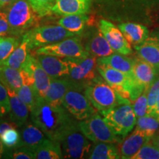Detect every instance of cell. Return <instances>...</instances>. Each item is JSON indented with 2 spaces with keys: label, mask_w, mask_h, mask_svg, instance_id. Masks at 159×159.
I'll return each mask as SVG.
<instances>
[{
  "label": "cell",
  "mask_w": 159,
  "mask_h": 159,
  "mask_svg": "<svg viewBox=\"0 0 159 159\" xmlns=\"http://www.w3.org/2000/svg\"><path fill=\"white\" fill-rule=\"evenodd\" d=\"M19 97L29 107L30 111L33 109L36 102L37 97H39L35 92L33 87L30 85L25 84L21 88L16 91Z\"/></svg>",
  "instance_id": "obj_31"
},
{
  "label": "cell",
  "mask_w": 159,
  "mask_h": 159,
  "mask_svg": "<svg viewBox=\"0 0 159 159\" xmlns=\"http://www.w3.org/2000/svg\"><path fill=\"white\" fill-rule=\"evenodd\" d=\"M35 56L51 78L69 75V66L64 57L49 55H35Z\"/></svg>",
  "instance_id": "obj_17"
},
{
  "label": "cell",
  "mask_w": 159,
  "mask_h": 159,
  "mask_svg": "<svg viewBox=\"0 0 159 159\" xmlns=\"http://www.w3.org/2000/svg\"><path fill=\"white\" fill-rule=\"evenodd\" d=\"M159 99V77H157L156 80L152 83L148 90V112L150 114L153 110L156 103Z\"/></svg>",
  "instance_id": "obj_37"
},
{
  "label": "cell",
  "mask_w": 159,
  "mask_h": 159,
  "mask_svg": "<svg viewBox=\"0 0 159 159\" xmlns=\"http://www.w3.org/2000/svg\"><path fill=\"white\" fill-rule=\"evenodd\" d=\"M3 158L13 159H35L34 151L27 147L6 149Z\"/></svg>",
  "instance_id": "obj_32"
},
{
  "label": "cell",
  "mask_w": 159,
  "mask_h": 159,
  "mask_svg": "<svg viewBox=\"0 0 159 159\" xmlns=\"http://www.w3.org/2000/svg\"><path fill=\"white\" fill-rule=\"evenodd\" d=\"M88 158L91 159H118L121 158L120 152L114 143H97L91 150Z\"/></svg>",
  "instance_id": "obj_28"
},
{
  "label": "cell",
  "mask_w": 159,
  "mask_h": 159,
  "mask_svg": "<svg viewBox=\"0 0 159 159\" xmlns=\"http://www.w3.org/2000/svg\"><path fill=\"white\" fill-rule=\"evenodd\" d=\"M20 44L19 40L13 37L2 36L0 39V65L10 57Z\"/></svg>",
  "instance_id": "obj_30"
},
{
  "label": "cell",
  "mask_w": 159,
  "mask_h": 159,
  "mask_svg": "<svg viewBox=\"0 0 159 159\" xmlns=\"http://www.w3.org/2000/svg\"><path fill=\"white\" fill-rule=\"evenodd\" d=\"M69 66V76L75 81H91L96 77L97 57L89 55L85 57H64Z\"/></svg>",
  "instance_id": "obj_10"
},
{
  "label": "cell",
  "mask_w": 159,
  "mask_h": 159,
  "mask_svg": "<svg viewBox=\"0 0 159 159\" xmlns=\"http://www.w3.org/2000/svg\"><path fill=\"white\" fill-rule=\"evenodd\" d=\"M6 149L17 148L20 142V133L16 128H11L5 131L0 137Z\"/></svg>",
  "instance_id": "obj_35"
},
{
  "label": "cell",
  "mask_w": 159,
  "mask_h": 159,
  "mask_svg": "<svg viewBox=\"0 0 159 159\" xmlns=\"http://www.w3.org/2000/svg\"><path fill=\"white\" fill-rule=\"evenodd\" d=\"M90 8V0H57L52 13L57 15L85 14Z\"/></svg>",
  "instance_id": "obj_22"
},
{
  "label": "cell",
  "mask_w": 159,
  "mask_h": 159,
  "mask_svg": "<svg viewBox=\"0 0 159 159\" xmlns=\"http://www.w3.org/2000/svg\"><path fill=\"white\" fill-rule=\"evenodd\" d=\"M63 156L65 158H88L91 150V143L81 132L79 125L71 129L61 141Z\"/></svg>",
  "instance_id": "obj_7"
},
{
  "label": "cell",
  "mask_w": 159,
  "mask_h": 159,
  "mask_svg": "<svg viewBox=\"0 0 159 159\" xmlns=\"http://www.w3.org/2000/svg\"><path fill=\"white\" fill-rule=\"evenodd\" d=\"M140 1H144L145 3H159V0H140Z\"/></svg>",
  "instance_id": "obj_45"
},
{
  "label": "cell",
  "mask_w": 159,
  "mask_h": 159,
  "mask_svg": "<svg viewBox=\"0 0 159 159\" xmlns=\"http://www.w3.org/2000/svg\"><path fill=\"white\" fill-rule=\"evenodd\" d=\"M97 64L107 66L130 76L133 75L134 59H131L126 55L114 52L108 56L99 57L97 59Z\"/></svg>",
  "instance_id": "obj_24"
},
{
  "label": "cell",
  "mask_w": 159,
  "mask_h": 159,
  "mask_svg": "<svg viewBox=\"0 0 159 159\" xmlns=\"http://www.w3.org/2000/svg\"><path fill=\"white\" fill-rule=\"evenodd\" d=\"M152 35H153V36L156 37L157 39L159 40V28L156 30H154L153 33H152Z\"/></svg>",
  "instance_id": "obj_46"
},
{
  "label": "cell",
  "mask_w": 159,
  "mask_h": 159,
  "mask_svg": "<svg viewBox=\"0 0 159 159\" xmlns=\"http://www.w3.org/2000/svg\"><path fill=\"white\" fill-rule=\"evenodd\" d=\"M11 111L9 95L7 89L0 82V118L9 114Z\"/></svg>",
  "instance_id": "obj_38"
},
{
  "label": "cell",
  "mask_w": 159,
  "mask_h": 159,
  "mask_svg": "<svg viewBox=\"0 0 159 159\" xmlns=\"http://www.w3.org/2000/svg\"><path fill=\"white\" fill-rule=\"evenodd\" d=\"M99 30L104 35L109 45L114 52L124 55H129L133 53L131 44L125 39L122 31L118 27L106 20L99 21Z\"/></svg>",
  "instance_id": "obj_11"
},
{
  "label": "cell",
  "mask_w": 159,
  "mask_h": 159,
  "mask_svg": "<svg viewBox=\"0 0 159 159\" xmlns=\"http://www.w3.org/2000/svg\"><path fill=\"white\" fill-rule=\"evenodd\" d=\"M35 158L61 159L63 158L62 148L59 141L47 138L34 150Z\"/></svg>",
  "instance_id": "obj_25"
},
{
  "label": "cell",
  "mask_w": 159,
  "mask_h": 159,
  "mask_svg": "<svg viewBox=\"0 0 159 159\" xmlns=\"http://www.w3.org/2000/svg\"><path fill=\"white\" fill-rule=\"evenodd\" d=\"M152 137L144 131L135 128L133 133H131L121 142L119 149L121 158L132 159L139 150L145 144H147Z\"/></svg>",
  "instance_id": "obj_15"
},
{
  "label": "cell",
  "mask_w": 159,
  "mask_h": 159,
  "mask_svg": "<svg viewBox=\"0 0 159 159\" xmlns=\"http://www.w3.org/2000/svg\"><path fill=\"white\" fill-rule=\"evenodd\" d=\"M99 113L113 132L121 138L126 137L136 126L137 118L131 102Z\"/></svg>",
  "instance_id": "obj_3"
},
{
  "label": "cell",
  "mask_w": 159,
  "mask_h": 159,
  "mask_svg": "<svg viewBox=\"0 0 159 159\" xmlns=\"http://www.w3.org/2000/svg\"><path fill=\"white\" fill-rule=\"evenodd\" d=\"M16 1V0H0L1 2V4L2 5V6H8L11 5V3H13V2Z\"/></svg>",
  "instance_id": "obj_44"
},
{
  "label": "cell",
  "mask_w": 159,
  "mask_h": 159,
  "mask_svg": "<svg viewBox=\"0 0 159 159\" xmlns=\"http://www.w3.org/2000/svg\"><path fill=\"white\" fill-rule=\"evenodd\" d=\"M133 108H134V113L137 119L148 114V91H144L142 94L139 95L138 98L134 102Z\"/></svg>",
  "instance_id": "obj_36"
},
{
  "label": "cell",
  "mask_w": 159,
  "mask_h": 159,
  "mask_svg": "<svg viewBox=\"0 0 159 159\" xmlns=\"http://www.w3.org/2000/svg\"><path fill=\"white\" fill-rule=\"evenodd\" d=\"M79 128L91 142L95 143H121L122 139L113 132L102 115L96 113L78 123Z\"/></svg>",
  "instance_id": "obj_6"
},
{
  "label": "cell",
  "mask_w": 159,
  "mask_h": 159,
  "mask_svg": "<svg viewBox=\"0 0 159 159\" xmlns=\"http://www.w3.org/2000/svg\"><path fill=\"white\" fill-rule=\"evenodd\" d=\"M20 128V142L18 147H27L34 151L47 138L44 133L33 122H27Z\"/></svg>",
  "instance_id": "obj_20"
},
{
  "label": "cell",
  "mask_w": 159,
  "mask_h": 159,
  "mask_svg": "<svg viewBox=\"0 0 159 159\" xmlns=\"http://www.w3.org/2000/svg\"><path fill=\"white\" fill-rule=\"evenodd\" d=\"M132 159H159V151L152 142V139H150Z\"/></svg>",
  "instance_id": "obj_34"
},
{
  "label": "cell",
  "mask_w": 159,
  "mask_h": 159,
  "mask_svg": "<svg viewBox=\"0 0 159 159\" xmlns=\"http://www.w3.org/2000/svg\"><path fill=\"white\" fill-rule=\"evenodd\" d=\"M35 55H49L61 57H85L90 54L76 36L66 38L58 42L40 47Z\"/></svg>",
  "instance_id": "obj_8"
},
{
  "label": "cell",
  "mask_w": 159,
  "mask_h": 159,
  "mask_svg": "<svg viewBox=\"0 0 159 159\" xmlns=\"http://www.w3.org/2000/svg\"><path fill=\"white\" fill-rule=\"evenodd\" d=\"M32 80V85L37 95L44 98L51 82V77L42 68L35 56L30 55L29 61L25 67Z\"/></svg>",
  "instance_id": "obj_12"
},
{
  "label": "cell",
  "mask_w": 159,
  "mask_h": 159,
  "mask_svg": "<svg viewBox=\"0 0 159 159\" xmlns=\"http://www.w3.org/2000/svg\"><path fill=\"white\" fill-rule=\"evenodd\" d=\"M80 89L81 84L73 80L51 78L50 84L44 98L54 104L62 105L63 97L68 91L74 89L80 90Z\"/></svg>",
  "instance_id": "obj_16"
},
{
  "label": "cell",
  "mask_w": 159,
  "mask_h": 159,
  "mask_svg": "<svg viewBox=\"0 0 159 159\" xmlns=\"http://www.w3.org/2000/svg\"><path fill=\"white\" fill-rule=\"evenodd\" d=\"M136 129L144 131L149 136H153L159 130V119L153 115L147 114L137 119Z\"/></svg>",
  "instance_id": "obj_29"
},
{
  "label": "cell",
  "mask_w": 159,
  "mask_h": 159,
  "mask_svg": "<svg viewBox=\"0 0 159 159\" xmlns=\"http://www.w3.org/2000/svg\"><path fill=\"white\" fill-rule=\"evenodd\" d=\"M134 47L138 56L152 66L159 74V40L151 35L144 43Z\"/></svg>",
  "instance_id": "obj_19"
},
{
  "label": "cell",
  "mask_w": 159,
  "mask_h": 159,
  "mask_svg": "<svg viewBox=\"0 0 159 159\" xmlns=\"http://www.w3.org/2000/svg\"><path fill=\"white\" fill-rule=\"evenodd\" d=\"M18 126L15 123H13L12 121H7L0 119V137L2 136V134L5 131L11 128H17Z\"/></svg>",
  "instance_id": "obj_40"
},
{
  "label": "cell",
  "mask_w": 159,
  "mask_h": 159,
  "mask_svg": "<svg viewBox=\"0 0 159 159\" xmlns=\"http://www.w3.org/2000/svg\"><path fill=\"white\" fill-rule=\"evenodd\" d=\"M63 105L52 103L38 97L30 111L32 122L44 133L47 138L61 142L66 134L78 126Z\"/></svg>",
  "instance_id": "obj_1"
},
{
  "label": "cell",
  "mask_w": 159,
  "mask_h": 159,
  "mask_svg": "<svg viewBox=\"0 0 159 159\" xmlns=\"http://www.w3.org/2000/svg\"><path fill=\"white\" fill-rule=\"evenodd\" d=\"M158 21L159 23V8H158Z\"/></svg>",
  "instance_id": "obj_47"
},
{
  "label": "cell",
  "mask_w": 159,
  "mask_h": 159,
  "mask_svg": "<svg viewBox=\"0 0 159 159\" xmlns=\"http://www.w3.org/2000/svg\"><path fill=\"white\" fill-rule=\"evenodd\" d=\"M30 51V49H29L27 41L25 39H22V41L19 47L10 55V57L3 63L2 65L16 69H25L28 63L31 55Z\"/></svg>",
  "instance_id": "obj_26"
},
{
  "label": "cell",
  "mask_w": 159,
  "mask_h": 159,
  "mask_svg": "<svg viewBox=\"0 0 159 159\" xmlns=\"http://www.w3.org/2000/svg\"><path fill=\"white\" fill-rule=\"evenodd\" d=\"M89 20L85 14L66 15L58 21V25L75 35H80Z\"/></svg>",
  "instance_id": "obj_27"
},
{
  "label": "cell",
  "mask_w": 159,
  "mask_h": 159,
  "mask_svg": "<svg viewBox=\"0 0 159 159\" xmlns=\"http://www.w3.org/2000/svg\"><path fill=\"white\" fill-rule=\"evenodd\" d=\"M62 105L71 116L80 121L88 119L97 112L85 95L77 89L69 91L66 94Z\"/></svg>",
  "instance_id": "obj_9"
},
{
  "label": "cell",
  "mask_w": 159,
  "mask_h": 159,
  "mask_svg": "<svg viewBox=\"0 0 159 159\" xmlns=\"http://www.w3.org/2000/svg\"><path fill=\"white\" fill-rule=\"evenodd\" d=\"M0 82L7 89L15 91L25 84L32 85L31 77L26 69H16L5 65H0Z\"/></svg>",
  "instance_id": "obj_14"
},
{
  "label": "cell",
  "mask_w": 159,
  "mask_h": 159,
  "mask_svg": "<svg viewBox=\"0 0 159 159\" xmlns=\"http://www.w3.org/2000/svg\"><path fill=\"white\" fill-rule=\"evenodd\" d=\"M152 142H153V144L156 145V147L159 151V132L156 133V134L153 135V136L152 137Z\"/></svg>",
  "instance_id": "obj_41"
},
{
  "label": "cell",
  "mask_w": 159,
  "mask_h": 159,
  "mask_svg": "<svg viewBox=\"0 0 159 159\" xmlns=\"http://www.w3.org/2000/svg\"><path fill=\"white\" fill-rule=\"evenodd\" d=\"M158 73L150 63L139 57L134 59L133 78L141 91H148L158 77Z\"/></svg>",
  "instance_id": "obj_13"
},
{
  "label": "cell",
  "mask_w": 159,
  "mask_h": 159,
  "mask_svg": "<svg viewBox=\"0 0 159 159\" xmlns=\"http://www.w3.org/2000/svg\"><path fill=\"white\" fill-rule=\"evenodd\" d=\"M34 11L43 17L52 13V8L57 0H28Z\"/></svg>",
  "instance_id": "obj_33"
},
{
  "label": "cell",
  "mask_w": 159,
  "mask_h": 159,
  "mask_svg": "<svg viewBox=\"0 0 159 159\" xmlns=\"http://www.w3.org/2000/svg\"><path fill=\"white\" fill-rule=\"evenodd\" d=\"M3 7V6H2V4H1V2H0V11H1V8H2V7Z\"/></svg>",
  "instance_id": "obj_48"
},
{
  "label": "cell",
  "mask_w": 159,
  "mask_h": 159,
  "mask_svg": "<svg viewBox=\"0 0 159 159\" xmlns=\"http://www.w3.org/2000/svg\"><path fill=\"white\" fill-rule=\"evenodd\" d=\"M8 22L16 35L33 28L39 16L33 9L28 0H16L6 9Z\"/></svg>",
  "instance_id": "obj_4"
},
{
  "label": "cell",
  "mask_w": 159,
  "mask_h": 159,
  "mask_svg": "<svg viewBox=\"0 0 159 159\" xmlns=\"http://www.w3.org/2000/svg\"><path fill=\"white\" fill-rule=\"evenodd\" d=\"M85 49L89 54L97 57H106L114 53L99 30L91 35L85 43Z\"/></svg>",
  "instance_id": "obj_23"
},
{
  "label": "cell",
  "mask_w": 159,
  "mask_h": 159,
  "mask_svg": "<svg viewBox=\"0 0 159 159\" xmlns=\"http://www.w3.org/2000/svg\"><path fill=\"white\" fill-rule=\"evenodd\" d=\"M73 36H75V34L59 25H45L29 30L23 35L22 39L27 41L30 50H35L40 47Z\"/></svg>",
  "instance_id": "obj_5"
},
{
  "label": "cell",
  "mask_w": 159,
  "mask_h": 159,
  "mask_svg": "<svg viewBox=\"0 0 159 159\" xmlns=\"http://www.w3.org/2000/svg\"><path fill=\"white\" fill-rule=\"evenodd\" d=\"M5 151V146H4L2 142L1 139H0V158H3Z\"/></svg>",
  "instance_id": "obj_43"
},
{
  "label": "cell",
  "mask_w": 159,
  "mask_h": 159,
  "mask_svg": "<svg viewBox=\"0 0 159 159\" xmlns=\"http://www.w3.org/2000/svg\"><path fill=\"white\" fill-rule=\"evenodd\" d=\"M1 37H2V36H0V39H1Z\"/></svg>",
  "instance_id": "obj_49"
},
{
  "label": "cell",
  "mask_w": 159,
  "mask_h": 159,
  "mask_svg": "<svg viewBox=\"0 0 159 159\" xmlns=\"http://www.w3.org/2000/svg\"><path fill=\"white\" fill-rule=\"evenodd\" d=\"M150 114L153 115V116H155L156 117H157L158 119H159V99H158V102L156 103V106H155L154 109L152 110V111L150 113Z\"/></svg>",
  "instance_id": "obj_42"
},
{
  "label": "cell",
  "mask_w": 159,
  "mask_h": 159,
  "mask_svg": "<svg viewBox=\"0 0 159 159\" xmlns=\"http://www.w3.org/2000/svg\"><path fill=\"white\" fill-rule=\"evenodd\" d=\"M10 99V119L17 125L18 128H21L27 122L30 113L29 107L23 102L16 94L15 91L7 89Z\"/></svg>",
  "instance_id": "obj_18"
},
{
  "label": "cell",
  "mask_w": 159,
  "mask_h": 159,
  "mask_svg": "<svg viewBox=\"0 0 159 159\" xmlns=\"http://www.w3.org/2000/svg\"><path fill=\"white\" fill-rule=\"evenodd\" d=\"M118 27L128 42L134 47L142 44L150 36L148 27L140 24L122 23L118 25Z\"/></svg>",
  "instance_id": "obj_21"
},
{
  "label": "cell",
  "mask_w": 159,
  "mask_h": 159,
  "mask_svg": "<svg viewBox=\"0 0 159 159\" xmlns=\"http://www.w3.org/2000/svg\"><path fill=\"white\" fill-rule=\"evenodd\" d=\"M16 35L15 32L12 29L7 20L5 11H0V36Z\"/></svg>",
  "instance_id": "obj_39"
},
{
  "label": "cell",
  "mask_w": 159,
  "mask_h": 159,
  "mask_svg": "<svg viewBox=\"0 0 159 159\" xmlns=\"http://www.w3.org/2000/svg\"><path fill=\"white\" fill-rule=\"evenodd\" d=\"M84 94L97 111H105L122 103L130 102L123 98L104 79L96 77L85 85Z\"/></svg>",
  "instance_id": "obj_2"
}]
</instances>
